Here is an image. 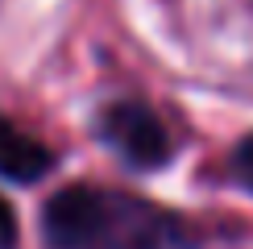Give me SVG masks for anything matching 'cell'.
I'll use <instances>...</instances> for the list:
<instances>
[{"label":"cell","instance_id":"obj_5","mask_svg":"<svg viewBox=\"0 0 253 249\" xmlns=\"http://www.w3.org/2000/svg\"><path fill=\"white\" fill-rule=\"evenodd\" d=\"M17 245V220H13V208L0 200V249H13Z\"/></svg>","mask_w":253,"mask_h":249},{"label":"cell","instance_id":"obj_3","mask_svg":"<svg viewBox=\"0 0 253 249\" xmlns=\"http://www.w3.org/2000/svg\"><path fill=\"white\" fill-rule=\"evenodd\" d=\"M54 154L46 150L38 137L21 133L13 121L0 117V179H13V183H34L50 170Z\"/></svg>","mask_w":253,"mask_h":249},{"label":"cell","instance_id":"obj_4","mask_svg":"<svg viewBox=\"0 0 253 249\" xmlns=\"http://www.w3.org/2000/svg\"><path fill=\"white\" fill-rule=\"evenodd\" d=\"M233 174L241 179V187H249V191H253V133H249V137H241V145L233 150Z\"/></svg>","mask_w":253,"mask_h":249},{"label":"cell","instance_id":"obj_2","mask_svg":"<svg viewBox=\"0 0 253 249\" xmlns=\"http://www.w3.org/2000/svg\"><path fill=\"white\" fill-rule=\"evenodd\" d=\"M104 145H108L112 154H121L129 166L137 170H154V166H162L170 158V133H166L162 117L150 108V104L141 100H117L108 104V108L100 112L96 121Z\"/></svg>","mask_w":253,"mask_h":249},{"label":"cell","instance_id":"obj_1","mask_svg":"<svg viewBox=\"0 0 253 249\" xmlns=\"http://www.w3.org/2000/svg\"><path fill=\"white\" fill-rule=\"evenodd\" d=\"M50 249H195V228L117 187H62L42 212Z\"/></svg>","mask_w":253,"mask_h":249}]
</instances>
